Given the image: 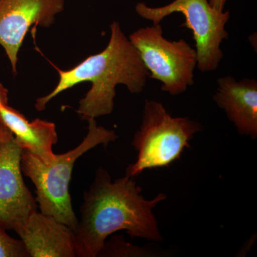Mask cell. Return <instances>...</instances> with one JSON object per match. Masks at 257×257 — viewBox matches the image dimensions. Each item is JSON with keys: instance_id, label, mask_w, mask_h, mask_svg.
<instances>
[{"instance_id": "obj_10", "label": "cell", "mask_w": 257, "mask_h": 257, "mask_svg": "<svg viewBox=\"0 0 257 257\" xmlns=\"http://www.w3.org/2000/svg\"><path fill=\"white\" fill-rule=\"evenodd\" d=\"M213 99L224 109L241 135L257 137V82L255 79L237 81L232 76L217 79Z\"/></svg>"}, {"instance_id": "obj_12", "label": "cell", "mask_w": 257, "mask_h": 257, "mask_svg": "<svg viewBox=\"0 0 257 257\" xmlns=\"http://www.w3.org/2000/svg\"><path fill=\"white\" fill-rule=\"evenodd\" d=\"M0 224V257H29L21 239H15Z\"/></svg>"}, {"instance_id": "obj_15", "label": "cell", "mask_w": 257, "mask_h": 257, "mask_svg": "<svg viewBox=\"0 0 257 257\" xmlns=\"http://www.w3.org/2000/svg\"><path fill=\"white\" fill-rule=\"evenodd\" d=\"M13 138V134L8 128L0 124V144L8 141Z\"/></svg>"}, {"instance_id": "obj_14", "label": "cell", "mask_w": 257, "mask_h": 257, "mask_svg": "<svg viewBox=\"0 0 257 257\" xmlns=\"http://www.w3.org/2000/svg\"><path fill=\"white\" fill-rule=\"evenodd\" d=\"M8 94H9L8 89L0 82V108L9 105L8 104V100H9Z\"/></svg>"}, {"instance_id": "obj_13", "label": "cell", "mask_w": 257, "mask_h": 257, "mask_svg": "<svg viewBox=\"0 0 257 257\" xmlns=\"http://www.w3.org/2000/svg\"><path fill=\"white\" fill-rule=\"evenodd\" d=\"M138 249L130 243L125 242L124 239L115 236L109 241H105L98 256H126L137 253Z\"/></svg>"}, {"instance_id": "obj_11", "label": "cell", "mask_w": 257, "mask_h": 257, "mask_svg": "<svg viewBox=\"0 0 257 257\" xmlns=\"http://www.w3.org/2000/svg\"><path fill=\"white\" fill-rule=\"evenodd\" d=\"M0 124L13 134L23 150L50 164L56 157L52 147L58 141L55 123L36 119L29 121L9 105L0 108Z\"/></svg>"}, {"instance_id": "obj_8", "label": "cell", "mask_w": 257, "mask_h": 257, "mask_svg": "<svg viewBox=\"0 0 257 257\" xmlns=\"http://www.w3.org/2000/svg\"><path fill=\"white\" fill-rule=\"evenodd\" d=\"M22 153L14 137L0 144V224L15 232L37 210L36 199L24 182Z\"/></svg>"}, {"instance_id": "obj_6", "label": "cell", "mask_w": 257, "mask_h": 257, "mask_svg": "<svg viewBox=\"0 0 257 257\" xmlns=\"http://www.w3.org/2000/svg\"><path fill=\"white\" fill-rule=\"evenodd\" d=\"M128 38L148 70L149 78L162 83V91L179 95L193 85L197 52L183 39L167 40L160 24L139 29Z\"/></svg>"}, {"instance_id": "obj_4", "label": "cell", "mask_w": 257, "mask_h": 257, "mask_svg": "<svg viewBox=\"0 0 257 257\" xmlns=\"http://www.w3.org/2000/svg\"><path fill=\"white\" fill-rule=\"evenodd\" d=\"M201 130L197 121L173 117L160 102L147 100L143 123L133 141L138 160L128 166L126 176L135 178L147 169L168 167L180 158L194 134Z\"/></svg>"}, {"instance_id": "obj_1", "label": "cell", "mask_w": 257, "mask_h": 257, "mask_svg": "<svg viewBox=\"0 0 257 257\" xmlns=\"http://www.w3.org/2000/svg\"><path fill=\"white\" fill-rule=\"evenodd\" d=\"M133 179L125 175L112 182L105 169L98 168L92 185L84 193L74 231L77 256H98L108 236L121 230L132 238L162 241L152 210L167 196L160 193L146 200Z\"/></svg>"}, {"instance_id": "obj_3", "label": "cell", "mask_w": 257, "mask_h": 257, "mask_svg": "<svg viewBox=\"0 0 257 257\" xmlns=\"http://www.w3.org/2000/svg\"><path fill=\"white\" fill-rule=\"evenodd\" d=\"M88 133L82 143L73 150L56 155L50 164L23 150L21 169L36 189V202L43 214L55 217L75 231L78 224L69 194V183L76 161L99 145L107 146L118 138L113 130L98 126L95 119L87 120Z\"/></svg>"}, {"instance_id": "obj_9", "label": "cell", "mask_w": 257, "mask_h": 257, "mask_svg": "<svg viewBox=\"0 0 257 257\" xmlns=\"http://www.w3.org/2000/svg\"><path fill=\"white\" fill-rule=\"evenodd\" d=\"M29 257H74L75 236L55 217L35 211L17 231Z\"/></svg>"}, {"instance_id": "obj_5", "label": "cell", "mask_w": 257, "mask_h": 257, "mask_svg": "<svg viewBox=\"0 0 257 257\" xmlns=\"http://www.w3.org/2000/svg\"><path fill=\"white\" fill-rule=\"evenodd\" d=\"M139 16L153 23L160 24L164 19L174 13H181L185 22L181 26L192 32L197 52V67L202 72H212L222 60L221 45L228 39L226 30L229 11H219L209 4V0H174L170 4L151 8L143 2L135 6Z\"/></svg>"}, {"instance_id": "obj_7", "label": "cell", "mask_w": 257, "mask_h": 257, "mask_svg": "<svg viewBox=\"0 0 257 257\" xmlns=\"http://www.w3.org/2000/svg\"><path fill=\"white\" fill-rule=\"evenodd\" d=\"M65 0H0V46L18 71V55L32 26L50 28L64 11Z\"/></svg>"}, {"instance_id": "obj_2", "label": "cell", "mask_w": 257, "mask_h": 257, "mask_svg": "<svg viewBox=\"0 0 257 257\" xmlns=\"http://www.w3.org/2000/svg\"><path fill=\"white\" fill-rule=\"evenodd\" d=\"M110 38L104 50L87 57L72 69L55 67L59 80L55 89L38 98L35 109L42 111L47 104L64 91L89 82L90 89L79 103L77 113L82 119H96L111 114L114 109L116 87L123 84L132 94H140L150 73L138 51L121 30L119 23L110 25Z\"/></svg>"}, {"instance_id": "obj_16", "label": "cell", "mask_w": 257, "mask_h": 257, "mask_svg": "<svg viewBox=\"0 0 257 257\" xmlns=\"http://www.w3.org/2000/svg\"><path fill=\"white\" fill-rule=\"evenodd\" d=\"M227 0H209V4L214 9L223 11L224 9L225 5H226Z\"/></svg>"}]
</instances>
